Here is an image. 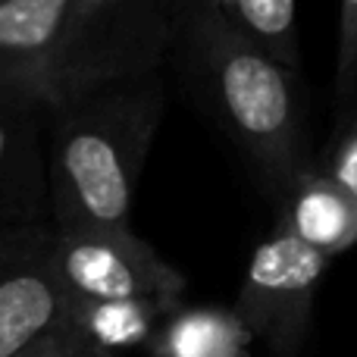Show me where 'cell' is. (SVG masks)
Here are the masks:
<instances>
[{
    "instance_id": "obj_1",
    "label": "cell",
    "mask_w": 357,
    "mask_h": 357,
    "mask_svg": "<svg viewBox=\"0 0 357 357\" xmlns=\"http://www.w3.org/2000/svg\"><path fill=\"white\" fill-rule=\"evenodd\" d=\"M47 116L54 229H132L135 188L163 116L160 73L79 91Z\"/></svg>"
},
{
    "instance_id": "obj_2",
    "label": "cell",
    "mask_w": 357,
    "mask_h": 357,
    "mask_svg": "<svg viewBox=\"0 0 357 357\" xmlns=\"http://www.w3.org/2000/svg\"><path fill=\"white\" fill-rule=\"evenodd\" d=\"M178 54L273 197L314 163L298 73L241 38L210 0L197 6Z\"/></svg>"
},
{
    "instance_id": "obj_3",
    "label": "cell",
    "mask_w": 357,
    "mask_h": 357,
    "mask_svg": "<svg viewBox=\"0 0 357 357\" xmlns=\"http://www.w3.org/2000/svg\"><path fill=\"white\" fill-rule=\"evenodd\" d=\"M69 98L110 82L157 75L182 50L204 0H69Z\"/></svg>"
},
{
    "instance_id": "obj_4",
    "label": "cell",
    "mask_w": 357,
    "mask_h": 357,
    "mask_svg": "<svg viewBox=\"0 0 357 357\" xmlns=\"http://www.w3.org/2000/svg\"><path fill=\"white\" fill-rule=\"evenodd\" d=\"M50 264L73 304H154L178 310L185 276L135 229H54Z\"/></svg>"
},
{
    "instance_id": "obj_5",
    "label": "cell",
    "mask_w": 357,
    "mask_h": 357,
    "mask_svg": "<svg viewBox=\"0 0 357 357\" xmlns=\"http://www.w3.org/2000/svg\"><path fill=\"white\" fill-rule=\"evenodd\" d=\"M329 257L276 229L254 248L235 298V317L251 339L276 357H298L307 345L314 301Z\"/></svg>"
},
{
    "instance_id": "obj_6",
    "label": "cell",
    "mask_w": 357,
    "mask_h": 357,
    "mask_svg": "<svg viewBox=\"0 0 357 357\" xmlns=\"http://www.w3.org/2000/svg\"><path fill=\"white\" fill-rule=\"evenodd\" d=\"M69 0H0V98L54 110L69 98Z\"/></svg>"
},
{
    "instance_id": "obj_7",
    "label": "cell",
    "mask_w": 357,
    "mask_h": 357,
    "mask_svg": "<svg viewBox=\"0 0 357 357\" xmlns=\"http://www.w3.org/2000/svg\"><path fill=\"white\" fill-rule=\"evenodd\" d=\"M54 229L0 238V357H19L69 323V298L50 264Z\"/></svg>"
},
{
    "instance_id": "obj_8",
    "label": "cell",
    "mask_w": 357,
    "mask_h": 357,
    "mask_svg": "<svg viewBox=\"0 0 357 357\" xmlns=\"http://www.w3.org/2000/svg\"><path fill=\"white\" fill-rule=\"evenodd\" d=\"M41 113L0 98V238L54 229Z\"/></svg>"
},
{
    "instance_id": "obj_9",
    "label": "cell",
    "mask_w": 357,
    "mask_h": 357,
    "mask_svg": "<svg viewBox=\"0 0 357 357\" xmlns=\"http://www.w3.org/2000/svg\"><path fill=\"white\" fill-rule=\"evenodd\" d=\"M276 229L333 260L357 245V197L333 178L317 173L314 163L301 169L276 197Z\"/></svg>"
},
{
    "instance_id": "obj_10",
    "label": "cell",
    "mask_w": 357,
    "mask_h": 357,
    "mask_svg": "<svg viewBox=\"0 0 357 357\" xmlns=\"http://www.w3.org/2000/svg\"><path fill=\"white\" fill-rule=\"evenodd\" d=\"M248 342L235 310H176L157 329L151 357H241Z\"/></svg>"
},
{
    "instance_id": "obj_11",
    "label": "cell",
    "mask_w": 357,
    "mask_h": 357,
    "mask_svg": "<svg viewBox=\"0 0 357 357\" xmlns=\"http://www.w3.org/2000/svg\"><path fill=\"white\" fill-rule=\"evenodd\" d=\"M210 3L241 38L298 73L301 54H298L295 0H210Z\"/></svg>"
},
{
    "instance_id": "obj_12",
    "label": "cell",
    "mask_w": 357,
    "mask_h": 357,
    "mask_svg": "<svg viewBox=\"0 0 357 357\" xmlns=\"http://www.w3.org/2000/svg\"><path fill=\"white\" fill-rule=\"evenodd\" d=\"M314 169L357 197V110L342 119L333 142L314 157Z\"/></svg>"
},
{
    "instance_id": "obj_13",
    "label": "cell",
    "mask_w": 357,
    "mask_h": 357,
    "mask_svg": "<svg viewBox=\"0 0 357 357\" xmlns=\"http://www.w3.org/2000/svg\"><path fill=\"white\" fill-rule=\"evenodd\" d=\"M335 100L348 107L357 94V0H339V35H335Z\"/></svg>"
},
{
    "instance_id": "obj_14",
    "label": "cell",
    "mask_w": 357,
    "mask_h": 357,
    "mask_svg": "<svg viewBox=\"0 0 357 357\" xmlns=\"http://www.w3.org/2000/svg\"><path fill=\"white\" fill-rule=\"evenodd\" d=\"M79 339H82V333L73 326V323H66V326H60L56 333L44 335L41 342H35L29 351H22L19 357H73Z\"/></svg>"
},
{
    "instance_id": "obj_15",
    "label": "cell",
    "mask_w": 357,
    "mask_h": 357,
    "mask_svg": "<svg viewBox=\"0 0 357 357\" xmlns=\"http://www.w3.org/2000/svg\"><path fill=\"white\" fill-rule=\"evenodd\" d=\"M73 357H113V351H107V348L94 345V342H88L85 335L79 339V345H75V354Z\"/></svg>"
}]
</instances>
